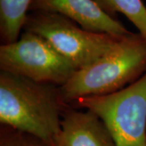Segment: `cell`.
<instances>
[{"instance_id":"obj_1","label":"cell","mask_w":146,"mask_h":146,"mask_svg":"<svg viewBox=\"0 0 146 146\" xmlns=\"http://www.w3.org/2000/svg\"><path fill=\"white\" fill-rule=\"evenodd\" d=\"M60 87L0 72V123L54 146L64 110Z\"/></svg>"},{"instance_id":"obj_2","label":"cell","mask_w":146,"mask_h":146,"mask_svg":"<svg viewBox=\"0 0 146 146\" xmlns=\"http://www.w3.org/2000/svg\"><path fill=\"white\" fill-rule=\"evenodd\" d=\"M146 73V38L140 33L123 36L109 52L79 69L60 87L63 102L114 94L136 82Z\"/></svg>"},{"instance_id":"obj_3","label":"cell","mask_w":146,"mask_h":146,"mask_svg":"<svg viewBox=\"0 0 146 146\" xmlns=\"http://www.w3.org/2000/svg\"><path fill=\"white\" fill-rule=\"evenodd\" d=\"M23 31L41 36L77 70L94 63L123 37L88 31L62 15L40 11L29 12Z\"/></svg>"},{"instance_id":"obj_4","label":"cell","mask_w":146,"mask_h":146,"mask_svg":"<svg viewBox=\"0 0 146 146\" xmlns=\"http://www.w3.org/2000/svg\"><path fill=\"white\" fill-rule=\"evenodd\" d=\"M73 103L98 115L116 146H146V73L116 93L82 98Z\"/></svg>"},{"instance_id":"obj_5","label":"cell","mask_w":146,"mask_h":146,"mask_svg":"<svg viewBox=\"0 0 146 146\" xmlns=\"http://www.w3.org/2000/svg\"><path fill=\"white\" fill-rule=\"evenodd\" d=\"M0 70L58 87L77 71L43 38L25 31L16 42L0 46Z\"/></svg>"},{"instance_id":"obj_6","label":"cell","mask_w":146,"mask_h":146,"mask_svg":"<svg viewBox=\"0 0 146 146\" xmlns=\"http://www.w3.org/2000/svg\"><path fill=\"white\" fill-rule=\"evenodd\" d=\"M36 11L62 15L94 33L118 36L131 33L115 17L106 13L95 0H33L29 12Z\"/></svg>"},{"instance_id":"obj_7","label":"cell","mask_w":146,"mask_h":146,"mask_svg":"<svg viewBox=\"0 0 146 146\" xmlns=\"http://www.w3.org/2000/svg\"><path fill=\"white\" fill-rule=\"evenodd\" d=\"M54 146H116L103 120L92 110H64Z\"/></svg>"},{"instance_id":"obj_8","label":"cell","mask_w":146,"mask_h":146,"mask_svg":"<svg viewBox=\"0 0 146 146\" xmlns=\"http://www.w3.org/2000/svg\"><path fill=\"white\" fill-rule=\"evenodd\" d=\"M33 0H0V38L2 44L19 39Z\"/></svg>"},{"instance_id":"obj_9","label":"cell","mask_w":146,"mask_h":146,"mask_svg":"<svg viewBox=\"0 0 146 146\" xmlns=\"http://www.w3.org/2000/svg\"><path fill=\"white\" fill-rule=\"evenodd\" d=\"M108 13L115 17L120 13L128 19L138 29V33L146 38V6L142 0H95Z\"/></svg>"},{"instance_id":"obj_10","label":"cell","mask_w":146,"mask_h":146,"mask_svg":"<svg viewBox=\"0 0 146 146\" xmlns=\"http://www.w3.org/2000/svg\"><path fill=\"white\" fill-rule=\"evenodd\" d=\"M0 146H50L35 136L1 125Z\"/></svg>"}]
</instances>
